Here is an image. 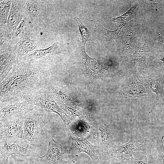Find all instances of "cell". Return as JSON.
Returning <instances> with one entry per match:
<instances>
[{
    "instance_id": "6da1fadb",
    "label": "cell",
    "mask_w": 164,
    "mask_h": 164,
    "mask_svg": "<svg viewBox=\"0 0 164 164\" xmlns=\"http://www.w3.org/2000/svg\"><path fill=\"white\" fill-rule=\"evenodd\" d=\"M16 57L12 69L0 82V103L28 100L48 81L46 68L30 61L26 56Z\"/></svg>"
},
{
    "instance_id": "7a4b0ae2",
    "label": "cell",
    "mask_w": 164,
    "mask_h": 164,
    "mask_svg": "<svg viewBox=\"0 0 164 164\" xmlns=\"http://www.w3.org/2000/svg\"><path fill=\"white\" fill-rule=\"evenodd\" d=\"M41 109L39 108L38 110L35 106L23 116L22 139L27 144L41 147L47 138L46 120Z\"/></svg>"
},
{
    "instance_id": "3957f363",
    "label": "cell",
    "mask_w": 164,
    "mask_h": 164,
    "mask_svg": "<svg viewBox=\"0 0 164 164\" xmlns=\"http://www.w3.org/2000/svg\"><path fill=\"white\" fill-rule=\"evenodd\" d=\"M48 81L33 93L28 100L46 111L58 114L64 125L69 126L71 123L70 119L55 101L48 87Z\"/></svg>"
},
{
    "instance_id": "277c9868",
    "label": "cell",
    "mask_w": 164,
    "mask_h": 164,
    "mask_svg": "<svg viewBox=\"0 0 164 164\" xmlns=\"http://www.w3.org/2000/svg\"><path fill=\"white\" fill-rule=\"evenodd\" d=\"M147 140L141 135L132 136L121 145L111 143L106 149L109 156L116 162H123L135 152L145 148Z\"/></svg>"
},
{
    "instance_id": "5b68a950",
    "label": "cell",
    "mask_w": 164,
    "mask_h": 164,
    "mask_svg": "<svg viewBox=\"0 0 164 164\" xmlns=\"http://www.w3.org/2000/svg\"><path fill=\"white\" fill-rule=\"evenodd\" d=\"M67 158V152L65 148L53 139L49 141L46 154L36 157L39 164H63Z\"/></svg>"
},
{
    "instance_id": "8992f818",
    "label": "cell",
    "mask_w": 164,
    "mask_h": 164,
    "mask_svg": "<svg viewBox=\"0 0 164 164\" xmlns=\"http://www.w3.org/2000/svg\"><path fill=\"white\" fill-rule=\"evenodd\" d=\"M23 116L12 118L0 122V139H22Z\"/></svg>"
},
{
    "instance_id": "52a82bcc",
    "label": "cell",
    "mask_w": 164,
    "mask_h": 164,
    "mask_svg": "<svg viewBox=\"0 0 164 164\" xmlns=\"http://www.w3.org/2000/svg\"><path fill=\"white\" fill-rule=\"evenodd\" d=\"M6 141L3 146H0V157H10L14 155L36 157L39 156L42 150V147L29 144L25 147L15 143L9 145Z\"/></svg>"
},
{
    "instance_id": "ba28073f",
    "label": "cell",
    "mask_w": 164,
    "mask_h": 164,
    "mask_svg": "<svg viewBox=\"0 0 164 164\" xmlns=\"http://www.w3.org/2000/svg\"><path fill=\"white\" fill-rule=\"evenodd\" d=\"M128 77L123 87L124 96L125 97H139L150 95L149 83L145 79H140L138 76Z\"/></svg>"
},
{
    "instance_id": "9c48e42d",
    "label": "cell",
    "mask_w": 164,
    "mask_h": 164,
    "mask_svg": "<svg viewBox=\"0 0 164 164\" xmlns=\"http://www.w3.org/2000/svg\"><path fill=\"white\" fill-rule=\"evenodd\" d=\"M35 106L29 100L20 101L8 104L1 108L0 122L23 116L32 109Z\"/></svg>"
},
{
    "instance_id": "30bf717a",
    "label": "cell",
    "mask_w": 164,
    "mask_h": 164,
    "mask_svg": "<svg viewBox=\"0 0 164 164\" xmlns=\"http://www.w3.org/2000/svg\"><path fill=\"white\" fill-rule=\"evenodd\" d=\"M24 16L34 25H38L45 15L46 8L43 2L38 0H25Z\"/></svg>"
},
{
    "instance_id": "8fae6325",
    "label": "cell",
    "mask_w": 164,
    "mask_h": 164,
    "mask_svg": "<svg viewBox=\"0 0 164 164\" xmlns=\"http://www.w3.org/2000/svg\"><path fill=\"white\" fill-rule=\"evenodd\" d=\"M72 146L79 153L83 152L91 158L93 164H100L99 148L92 145L84 137L72 133Z\"/></svg>"
},
{
    "instance_id": "7c38bea8",
    "label": "cell",
    "mask_w": 164,
    "mask_h": 164,
    "mask_svg": "<svg viewBox=\"0 0 164 164\" xmlns=\"http://www.w3.org/2000/svg\"><path fill=\"white\" fill-rule=\"evenodd\" d=\"M24 1H12L7 24L12 36L24 17Z\"/></svg>"
},
{
    "instance_id": "4fadbf2b",
    "label": "cell",
    "mask_w": 164,
    "mask_h": 164,
    "mask_svg": "<svg viewBox=\"0 0 164 164\" xmlns=\"http://www.w3.org/2000/svg\"><path fill=\"white\" fill-rule=\"evenodd\" d=\"M37 45L35 40L29 36L20 40L13 45L12 51L17 57H23L29 52L36 49Z\"/></svg>"
},
{
    "instance_id": "5bb4252c",
    "label": "cell",
    "mask_w": 164,
    "mask_h": 164,
    "mask_svg": "<svg viewBox=\"0 0 164 164\" xmlns=\"http://www.w3.org/2000/svg\"><path fill=\"white\" fill-rule=\"evenodd\" d=\"M16 60V55L12 51L0 54V82L5 77L11 70Z\"/></svg>"
},
{
    "instance_id": "9a60e30c",
    "label": "cell",
    "mask_w": 164,
    "mask_h": 164,
    "mask_svg": "<svg viewBox=\"0 0 164 164\" xmlns=\"http://www.w3.org/2000/svg\"><path fill=\"white\" fill-rule=\"evenodd\" d=\"M98 127L100 145L106 149L113 143L114 135V130L110 125L104 124H101Z\"/></svg>"
},
{
    "instance_id": "2e32d148",
    "label": "cell",
    "mask_w": 164,
    "mask_h": 164,
    "mask_svg": "<svg viewBox=\"0 0 164 164\" xmlns=\"http://www.w3.org/2000/svg\"><path fill=\"white\" fill-rule=\"evenodd\" d=\"M32 24L24 16L12 35L13 46L19 41L31 36Z\"/></svg>"
},
{
    "instance_id": "e0dca14e",
    "label": "cell",
    "mask_w": 164,
    "mask_h": 164,
    "mask_svg": "<svg viewBox=\"0 0 164 164\" xmlns=\"http://www.w3.org/2000/svg\"><path fill=\"white\" fill-rule=\"evenodd\" d=\"M0 53L12 51V36L7 24L0 26Z\"/></svg>"
},
{
    "instance_id": "ac0fdd59",
    "label": "cell",
    "mask_w": 164,
    "mask_h": 164,
    "mask_svg": "<svg viewBox=\"0 0 164 164\" xmlns=\"http://www.w3.org/2000/svg\"><path fill=\"white\" fill-rule=\"evenodd\" d=\"M69 126L72 133L84 137V136L97 133L92 126L83 121H79L77 122L70 124Z\"/></svg>"
},
{
    "instance_id": "d6986e66",
    "label": "cell",
    "mask_w": 164,
    "mask_h": 164,
    "mask_svg": "<svg viewBox=\"0 0 164 164\" xmlns=\"http://www.w3.org/2000/svg\"><path fill=\"white\" fill-rule=\"evenodd\" d=\"M59 47L57 43H54L47 48L36 50L33 53L27 56V58L30 61H32L46 55L57 53Z\"/></svg>"
},
{
    "instance_id": "ffe728a7",
    "label": "cell",
    "mask_w": 164,
    "mask_h": 164,
    "mask_svg": "<svg viewBox=\"0 0 164 164\" xmlns=\"http://www.w3.org/2000/svg\"><path fill=\"white\" fill-rule=\"evenodd\" d=\"M94 23L95 28L94 31L98 33L105 35L111 39L116 38L122 28L126 24V23H122L115 30L111 31L108 30L103 26L99 23L93 20H91Z\"/></svg>"
},
{
    "instance_id": "44dd1931",
    "label": "cell",
    "mask_w": 164,
    "mask_h": 164,
    "mask_svg": "<svg viewBox=\"0 0 164 164\" xmlns=\"http://www.w3.org/2000/svg\"><path fill=\"white\" fill-rule=\"evenodd\" d=\"M145 148L136 152L124 162L126 164H148Z\"/></svg>"
},
{
    "instance_id": "7402d4cb",
    "label": "cell",
    "mask_w": 164,
    "mask_h": 164,
    "mask_svg": "<svg viewBox=\"0 0 164 164\" xmlns=\"http://www.w3.org/2000/svg\"><path fill=\"white\" fill-rule=\"evenodd\" d=\"M151 84L152 90L157 94V98L152 107V110L155 103L161 99L164 94V77H156L151 82Z\"/></svg>"
},
{
    "instance_id": "603a6c76",
    "label": "cell",
    "mask_w": 164,
    "mask_h": 164,
    "mask_svg": "<svg viewBox=\"0 0 164 164\" xmlns=\"http://www.w3.org/2000/svg\"><path fill=\"white\" fill-rule=\"evenodd\" d=\"M12 1L0 0V25L7 24L9 15L11 9Z\"/></svg>"
},
{
    "instance_id": "cb8c5ba5",
    "label": "cell",
    "mask_w": 164,
    "mask_h": 164,
    "mask_svg": "<svg viewBox=\"0 0 164 164\" xmlns=\"http://www.w3.org/2000/svg\"><path fill=\"white\" fill-rule=\"evenodd\" d=\"M75 19L77 23L81 36V50H84L85 44L90 36L91 32L83 25L81 20L77 17H75Z\"/></svg>"
},
{
    "instance_id": "d4e9b609",
    "label": "cell",
    "mask_w": 164,
    "mask_h": 164,
    "mask_svg": "<svg viewBox=\"0 0 164 164\" xmlns=\"http://www.w3.org/2000/svg\"><path fill=\"white\" fill-rule=\"evenodd\" d=\"M12 159L13 164H39L36 157L32 156H24L14 155L11 156Z\"/></svg>"
},
{
    "instance_id": "484cf974",
    "label": "cell",
    "mask_w": 164,
    "mask_h": 164,
    "mask_svg": "<svg viewBox=\"0 0 164 164\" xmlns=\"http://www.w3.org/2000/svg\"><path fill=\"white\" fill-rule=\"evenodd\" d=\"M138 4L136 3L132 5L127 12L120 16L113 18L112 21L119 23H125L132 19L133 18V12L138 6Z\"/></svg>"
},
{
    "instance_id": "4316f807",
    "label": "cell",
    "mask_w": 164,
    "mask_h": 164,
    "mask_svg": "<svg viewBox=\"0 0 164 164\" xmlns=\"http://www.w3.org/2000/svg\"><path fill=\"white\" fill-rule=\"evenodd\" d=\"M83 56L86 60V63L89 67L94 72H97L99 71L101 68L97 67L100 65H97L99 64V63L96 60H94L90 58L86 53L85 50H82Z\"/></svg>"
},
{
    "instance_id": "83f0119b",
    "label": "cell",
    "mask_w": 164,
    "mask_h": 164,
    "mask_svg": "<svg viewBox=\"0 0 164 164\" xmlns=\"http://www.w3.org/2000/svg\"><path fill=\"white\" fill-rule=\"evenodd\" d=\"M158 158L160 164H164V144H161L157 149Z\"/></svg>"
},
{
    "instance_id": "f1b7e54d",
    "label": "cell",
    "mask_w": 164,
    "mask_h": 164,
    "mask_svg": "<svg viewBox=\"0 0 164 164\" xmlns=\"http://www.w3.org/2000/svg\"><path fill=\"white\" fill-rule=\"evenodd\" d=\"M9 157L5 156L0 157V164H11V162L9 161Z\"/></svg>"
},
{
    "instance_id": "f546056e",
    "label": "cell",
    "mask_w": 164,
    "mask_h": 164,
    "mask_svg": "<svg viewBox=\"0 0 164 164\" xmlns=\"http://www.w3.org/2000/svg\"><path fill=\"white\" fill-rule=\"evenodd\" d=\"M115 164H126L125 162H116Z\"/></svg>"
},
{
    "instance_id": "4dcf8cb0",
    "label": "cell",
    "mask_w": 164,
    "mask_h": 164,
    "mask_svg": "<svg viewBox=\"0 0 164 164\" xmlns=\"http://www.w3.org/2000/svg\"><path fill=\"white\" fill-rule=\"evenodd\" d=\"M10 162H11V164H13L12 161H11Z\"/></svg>"
}]
</instances>
